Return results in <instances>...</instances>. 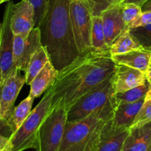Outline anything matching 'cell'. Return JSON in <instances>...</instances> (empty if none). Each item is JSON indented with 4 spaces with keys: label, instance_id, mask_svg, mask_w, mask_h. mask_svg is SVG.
Masks as SVG:
<instances>
[{
    "label": "cell",
    "instance_id": "obj_1",
    "mask_svg": "<svg viewBox=\"0 0 151 151\" xmlns=\"http://www.w3.org/2000/svg\"><path fill=\"white\" fill-rule=\"evenodd\" d=\"M115 66L110 53L90 50L79 55L58 72L51 86V109L61 107L68 111L78 99L110 78Z\"/></svg>",
    "mask_w": 151,
    "mask_h": 151
},
{
    "label": "cell",
    "instance_id": "obj_2",
    "mask_svg": "<svg viewBox=\"0 0 151 151\" xmlns=\"http://www.w3.org/2000/svg\"><path fill=\"white\" fill-rule=\"evenodd\" d=\"M70 0H50L38 26L41 44L59 72L79 56L70 18Z\"/></svg>",
    "mask_w": 151,
    "mask_h": 151
},
{
    "label": "cell",
    "instance_id": "obj_3",
    "mask_svg": "<svg viewBox=\"0 0 151 151\" xmlns=\"http://www.w3.org/2000/svg\"><path fill=\"white\" fill-rule=\"evenodd\" d=\"M110 101L86 117L68 122L59 151H87L102 126L113 114Z\"/></svg>",
    "mask_w": 151,
    "mask_h": 151
},
{
    "label": "cell",
    "instance_id": "obj_4",
    "mask_svg": "<svg viewBox=\"0 0 151 151\" xmlns=\"http://www.w3.org/2000/svg\"><path fill=\"white\" fill-rule=\"evenodd\" d=\"M52 93L53 89L50 86L19 129L10 134L9 140L12 151H25L28 149L36 150L40 128L51 111Z\"/></svg>",
    "mask_w": 151,
    "mask_h": 151
},
{
    "label": "cell",
    "instance_id": "obj_5",
    "mask_svg": "<svg viewBox=\"0 0 151 151\" xmlns=\"http://www.w3.org/2000/svg\"><path fill=\"white\" fill-rule=\"evenodd\" d=\"M112 76L113 75L83 95L70 108L68 111V122L83 119L109 103L111 97L115 93Z\"/></svg>",
    "mask_w": 151,
    "mask_h": 151
},
{
    "label": "cell",
    "instance_id": "obj_6",
    "mask_svg": "<svg viewBox=\"0 0 151 151\" xmlns=\"http://www.w3.org/2000/svg\"><path fill=\"white\" fill-rule=\"evenodd\" d=\"M67 121L68 111L65 108L51 109L40 128L36 150L59 151Z\"/></svg>",
    "mask_w": 151,
    "mask_h": 151
},
{
    "label": "cell",
    "instance_id": "obj_7",
    "mask_svg": "<svg viewBox=\"0 0 151 151\" xmlns=\"http://www.w3.org/2000/svg\"><path fill=\"white\" fill-rule=\"evenodd\" d=\"M69 12L76 44L80 55L90 51L93 15L85 0H70Z\"/></svg>",
    "mask_w": 151,
    "mask_h": 151
},
{
    "label": "cell",
    "instance_id": "obj_8",
    "mask_svg": "<svg viewBox=\"0 0 151 151\" xmlns=\"http://www.w3.org/2000/svg\"><path fill=\"white\" fill-rule=\"evenodd\" d=\"M41 46L38 27H34L28 33L14 35L13 46V66L25 72L35 52Z\"/></svg>",
    "mask_w": 151,
    "mask_h": 151
},
{
    "label": "cell",
    "instance_id": "obj_9",
    "mask_svg": "<svg viewBox=\"0 0 151 151\" xmlns=\"http://www.w3.org/2000/svg\"><path fill=\"white\" fill-rule=\"evenodd\" d=\"M25 83V77L21 76L20 71L13 66L2 84L0 106V124L5 125L15 109V102Z\"/></svg>",
    "mask_w": 151,
    "mask_h": 151
},
{
    "label": "cell",
    "instance_id": "obj_10",
    "mask_svg": "<svg viewBox=\"0 0 151 151\" xmlns=\"http://www.w3.org/2000/svg\"><path fill=\"white\" fill-rule=\"evenodd\" d=\"M105 122L87 151H121L130 128L115 126L110 121Z\"/></svg>",
    "mask_w": 151,
    "mask_h": 151
},
{
    "label": "cell",
    "instance_id": "obj_11",
    "mask_svg": "<svg viewBox=\"0 0 151 151\" xmlns=\"http://www.w3.org/2000/svg\"><path fill=\"white\" fill-rule=\"evenodd\" d=\"M13 5V2L9 1L6 6L0 33V70L4 80L13 68V46L14 35L10 27Z\"/></svg>",
    "mask_w": 151,
    "mask_h": 151
},
{
    "label": "cell",
    "instance_id": "obj_12",
    "mask_svg": "<svg viewBox=\"0 0 151 151\" xmlns=\"http://www.w3.org/2000/svg\"><path fill=\"white\" fill-rule=\"evenodd\" d=\"M146 81L144 72L125 65L115 64L112 76V83L115 93L127 91L142 85Z\"/></svg>",
    "mask_w": 151,
    "mask_h": 151
},
{
    "label": "cell",
    "instance_id": "obj_13",
    "mask_svg": "<svg viewBox=\"0 0 151 151\" xmlns=\"http://www.w3.org/2000/svg\"><path fill=\"white\" fill-rule=\"evenodd\" d=\"M10 27L13 35L28 33L34 28V10L29 0H22L13 4Z\"/></svg>",
    "mask_w": 151,
    "mask_h": 151
},
{
    "label": "cell",
    "instance_id": "obj_14",
    "mask_svg": "<svg viewBox=\"0 0 151 151\" xmlns=\"http://www.w3.org/2000/svg\"><path fill=\"white\" fill-rule=\"evenodd\" d=\"M120 8V4H115L108 7L100 14L105 42L109 48L113 41L123 33L124 30L128 29L121 17Z\"/></svg>",
    "mask_w": 151,
    "mask_h": 151
},
{
    "label": "cell",
    "instance_id": "obj_15",
    "mask_svg": "<svg viewBox=\"0 0 151 151\" xmlns=\"http://www.w3.org/2000/svg\"><path fill=\"white\" fill-rule=\"evenodd\" d=\"M121 151H151V122L130 128Z\"/></svg>",
    "mask_w": 151,
    "mask_h": 151
},
{
    "label": "cell",
    "instance_id": "obj_16",
    "mask_svg": "<svg viewBox=\"0 0 151 151\" xmlns=\"http://www.w3.org/2000/svg\"><path fill=\"white\" fill-rule=\"evenodd\" d=\"M110 57L115 64L125 65L145 73L151 61V51L143 48Z\"/></svg>",
    "mask_w": 151,
    "mask_h": 151
},
{
    "label": "cell",
    "instance_id": "obj_17",
    "mask_svg": "<svg viewBox=\"0 0 151 151\" xmlns=\"http://www.w3.org/2000/svg\"><path fill=\"white\" fill-rule=\"evenodd\" d=\"M144 98L132 103L121 104L113 108L110 121L115 126L130 128Z\"/></svg>",
    "mask_w": 151,
    "mask_h": 151
},
{
    "label": "cell",
    "instance_id": "obj_18",
    "mask_svg": "<svg viewBox=\"0 0 151 151\" xmlns=\"http://www.w3.org/2000/svg\"><path fill=\"white\" fill-rule=\"evenodd\" d=\"M58 72L50 61L47 62L30 84L29 95L35 99L45 92L53 84Z\"/></svg>",
    "mask_w": 151,
    "mask_h": 151
},
{
    "label": "cell",
    "instance_id": "obj_19",
    "mask_svg": "<svg viewBox=\"0 0 151 151\" xmlns=\"http://www.w3.org/2000/svg\"><path fill=\"white\" fill-rule=\"evenodd\" d=\"M150 90V84L147 81L142 85L129 89L123 92L114 93L111 97L110 101L113 108L121 104L132 103L144 98L148 91Z\"/></svg>",
    "mask_w": 151,
    "mask_h": 151
},
{
    "label": "cell",
    "instance_id": "obj_20",
    "mask_svg": "<svg viewBox=\"0 0 151 151\" xmlns=\"http://www.w3.org/2000/svg\"><path fill=\"white\" fill-rule=\"evenodd\" d=\"M33 100V97L28 95V97L22 100L19 105L15 107L13 114L5 123V126L9 128L11 134L19 129V127L30 114L32 111Z\"/></svg>",
    "mask_w": 151,
    "mask_h": 151
},
{
    "label": "cell",
    "instance_id": "obj_21",
    "mask_svg": "<svg viewBox=\"0 0 151 151\" xmlns=\"http://www.w3.org/2000/svg\"><path fill=\"white\" fill-rule=\"evenodd\" d=\"M90 50L98 53H110L109 47L105 42L102 20L100 16H93L92 18Z\"/></svg>",
    "mask_w": 151,
    "mask_h": 151
},
{
    "label": "cell",
    "instance_id": "obj_22",
    "mask_svg": "<svg viewBox=\"0 0 151 151\" xmlns=\"http://www.w3.org/2000/svg\"><path fill=\"white\" fill-rule=\"evenodd\" d=\"M143 47L130 32L129 29H126L113 41L109 48L110 55H120L133 50H141Z\"/></svg>",
    "mask_w": 151,
    "mask_h": 151
},
{
    "label": "cell",
    "instance_id": "obj_23",
    "mask_svg": "<svg viewBox=\"0 0 151 151\" xmlns=\"http://www.w3.org/2000/svg\"><path fill=\"white\" fill-rule=\"evenodd\" d=\"M50 61L48 54L46 49L42 45L35 52L28 63L25 71V83L30 85L36 76L44 68L46 63Z\"/></svg>",
    "mask_w": 151,
    "mask_h": 151
},
{
    "label": "cell",
    "instance_id": "obj_24",
    "mask_svg": "<svg viewBox=\"0 0 151 151\" xmlns=\"http://www.w3.org/2000/svg\"><path fill=\"white\" fill-rule=\"evenodd\" d=\"M151 122V92L149 91L146 94L144 103L141 106L137 115L135 117L130 128L142 126Z\"/></svg>",
    "mask_w": 151,
    "mask_h": 151
},
{
    "label": "cell",
    "instance_id": "obj_25",
    "mask_svg": "<svg viewBox=\"0 0 151 151\" xmlns=\"http://www.w3.org/2000/svg\"><path fill=\"white\" fill-rule=\"evenodd\" d=\"M120 7L121 17L127 28L141 16L142 13V7L133 3H121Z\"/></svg>",
    "mask_w": 151,
    "mask_h": 151
},
{
    "label": "cell",
    "instance_id": "obj_26",
    "mask_svg": "<svg viewBox=\"0 0 151 151\" xmlns=\"http://www.w3.org/2000/svg\"><path fill=\"white\" fill-rule=\"evenodd\" d=\"M129 30L144 49L151 50V24L146 26L131 28Z\"/></svg>",
    "mask_w": 151,
    "mask_h": 151
},
{
    "label": "cell",
    "instance_id": "obj_27",
    "mask_svg": "<svg viewBox=\"0 0 151 151\" xmlns=\"http://www.w3.org/2000/svg\"><path fill=\"white\" fill-rule=\"evenodd\" d=\"M93 16H100L101 13L115 4H121L124 0H85Z\"/></svg>",
    "mask_w": 151,
    "mask_h": 151
},
{
    "label": "cell",
    "instance_id": "obj_28",
    "mask_svg": "<svg viewBox=\"0 0 151 151\" xmlns=\"http://www.w3.org/2000/svg\"><path fill=\"white\" fill-rule=\"evenodd\" d=\"M34 10V27H38L48 6L50 0H29Z\"/></svg>",
    "mask_w": 151,
    "mask_h": 151
},
{
    "label": "cell",
    "instance_id": "obj_29",
    "mask_svg": "<svg viewBox=\"0 0 151 151\" xmlns=\"http://www.w3.org/2000/svg\"><path fill=\"white\" fill-rule=\"evenodd\" d=\"M150 24L151 11H144L142 12L141 16L128 27V29L139 27L146 26V25Z\"/></svg>",
    "mask_w": 151,
    "mask_h": 151
},
{
    "label": "cell",
    "instance_id": "obj_30",
    "mask_svg": "<svg viewBox=\"0 0 151 151\" xmlns=\"http://www.w3.org/2000/svg\"><path fill=\"white\" fill-rule=\"evenodd\" d=\"M9 142H10L9 137H4L0 134V150L4 148L9 144Z\"/></svg>",
    "mask_w": 151,
    "mask_h": 151
},
{
    "label": "cell",
    "instance_id": "obj_31",
    "mask_svg": "<svg viewBox=\"0 0 151 151\" xmlns=\"http://www.w3.org/2000/svg\"><path fill=\"white\" fill-rule=\"evenodd\" d=\"M148 0H124L122 3H133V4H137V5L142 7L144 3H146Z\"/></svg>",
    "mask_w": 151,
    "mask_h": 151
},
{
    "label": "cell",
    "instance_id": "obj_32",
    "mask_svg": "<svg viewBox=\"0 0 151 151\" xmlns=\"http://www.w3.org/2000/svg\"><path fill=\"white\" fill-rule=\"evenodd\" d=\"M145 75H146L147 81L149 83L150 87L151 88V61L150 63L149 66H148L146 72H145Z\"/></svg>",
    "mask_w": 151,
    "mask_h": 151
},
{
    "label": "cell",
    "instance_id": "obj_33",
    "mask_svg": "<svg viewBox=\"0 0 151 151\" xmlns=\"http://www.w3.org/2000/svg\"><path fill=\"white\" fill-rule=\"evenodd\" d=\"M142 12L151 11V0H148L146 3H144L142 5Z\"/></svg>",
    "mask_w": 151,
    "mask_h": 151
},
{
    "label": "cell",
    "instance_id": "obj_34",
    "mask_svg": "<svg viewBox=\"0 0 151 151\" xmlns=\"http://www.w3.org/2000/svg\"><path fill=\"white\" fill-rule=\"evenodd\" d=\"M0 151H12V147H11V145H10V143L9 142V144L7 145L4 148L0 150Z\"/></svg>",
    "mask_w": 151,
    "mask_h": 151
},
{
    "label": "cell",
    "instance_id": "obj_35",
    "mask_svg": "<svg viewBox=\"0 0 151 151\" xmlns=\"http://www.w3.org/2000/svg\"><path fill=\"white\" fill-rule=\"evenodd\" d=\"M3 82H4V78H3L2 73H1V70H0V86H1L2 85Z\"/></svg>",
    "mask_w": 151,
    "mask_h": 151
},
{
    "label": "cell",
    "instance_id": "obj_36",
    "mask_svg": "<svg viewBox=\"0 0 151 151\" xmlns=\"http://www.w3.org/2000/svg\"><path fill=\"white\" fill-rule=\"evenodd\" d=\"M3 84V83H2ZM1 89H2V85L0 86V106H1Z\"/></svg>",
    "mask_w": 151,
    "mask_h": 151
},
{
    "label": "cell",
    "instance_id": "obj_37",
    "mask_svg": "<svg viewBox=\"0 0 151 151\" xmlns=\"http://www.w3.org/2000/svg\"><path fill=\"white\" fill-rule=\"evenodd\" d=\"M1 24H0V33H1Z\"/></svg>",
    "mask_w": 151,
    "mask_h": 151
},
{
    "label": "cell",
    "instance_id": "obj_38",
    "mask_svg": "<svg viewBox=\"0 0 151 151\" xmlns=\"http://www.w3.org/2000/svg\"><path fill=\"white\" fill-rule=\"evenodd\" d=\"M10 1V0H3V2H4V1Z\"/></svg>",
    "mask_w": 151,
    "mask_h": 151
},
{
    "label": "cell",
    "instance_id": "obj_39",
    "mask_svg": "<svg viewBox=\"0 0 151 151\" xmlns=\"http://www.w3.org/2000/svg\"><path fill=\"white\" fill-rule=\"evenodd\" d=\"M1 3H3V0H0V4H1Z\"/></svg>",
    "mask_w": 151,
    "mask_h": 151
},
{
    "label": "cell",
    "instance_id": "obj_40",
    "mask_svg": "<svg viewBox=\"0 0 151 151\" xmlns=\"http://www.w3.org/2000/svg\"><path fill=\"white\" fill-rule=\"evenodd\" d=\"M150 92H151V88H150Z\"/></svg>",
    "mask_w": 151,
    "mask_h": 151
},
{
    "label": "cell",
    "instance_id": "obj_41",
    "mask_svg": "<svg viewBox=\"0 0 151 151\" xmlns=\"http://www.w3.org/2000/svg\"></svg>",
    "mask_w": 151,
    "mask_h": 151
}]
</instances>
